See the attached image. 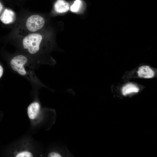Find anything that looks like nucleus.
Instances as JSON below:
<instances>
[{
	"mask_svg": "<svg viewBox=\"0 0 157 157\" xmlns=\"http://www.w3.org/2000/svg\"><path fill=\"white\" fill-rule=\"evenodd\" d=\"M33 62H30L27 58L22 55L13 57L10 62L11 68L14 71L27 78L37 81L34 72V66Z\"/></svg>",
	"mask_w": 157,
	"mask_h": 157,
	"instance_id": "f257e3e1",
	"label": "nucleus"
},
{
	"mask_svg": "<svg viewBox=\"0 0 157 157\" xmlns=\"http://www.w3.org/2000/svg\"><path fill=\"white\" fill-rule=\"evenodd\" d=\"M42 40L41 35L38 33L30 34L25 37L23 39V48L27 49L30 54H35L40 50Z\"/></svg>",
	"mask_w": 157,
	"mask_h": 157,
	"instance_id": "f03ea898",
	"label": "nucleus"
},
{
	"mask_svg": "<svg viewBox=\"0 0 157 157\" xmlns=\"http://www.w3.org/2000/svg\"><path fill=\"white\" fill-rule=\"evenodd\" d=\"M45 21L41 16L33 15L28 18L26 22L28 30L31 32H35L44 26Z\"/></svg>",
	"mask_w": 157,
	"mask_h": 157,
	"instance_id": "7ed1b4c3",
	"label": "nucleus"
},
{
	"mask_svg": "<svg viewBox=\"0 0 157 157\" xmlns=\"http://www.w3.org/2000/svg\"><path fill=\"white\" fill-rule=\"evenodd\" d=\"M15 15L12 10L5 9L0 16V20L4 24H8L13 22L15 19Z\"/></svg>",
	"mask_w": 157,
	"mask_h": 157,
	"instance_id": "20e7f679",
	"label": "nucleus"
},
{
	"mask_svg": "<svg viewBox=\"0 0 157 157\" xmlns=\"http://www.w3.org/2000/svg\"><path fill=\"white\" fill-rule=\"evenodd\" d=\"M138 76L142 78H149L154 77L153 71L148 66L144 65L140 67L138 71Z\"/></svg>",
	"mask_w": 157,
	"mask_h": 157,
	"instance_id": "39448f33",
	"label": "nucleus"
},
{
	"mask_svg": "<svg viewBox=\"0 0 157 157\" xmlns=\"http://www.w3.org/2000/svg\"><path fill=\"white\" fill-rule=\"evenodd\" d=\"M40 105L39 103L35 102L30 104L27 108V114L31 119H35L37 117L40 109Z\"/></svg>",
	"mask_w": 157,
	"mask_h": 157,
	"instance_id": "423d86ee",
	"label": "nucleus"
},
{
	"mask_svg": "<svg viewBox=\"0 0 157 157\" xmlns=\"http://www.w3.org/2000/svg\"><path fill=\"white\" fill-rule=\"evenodd\" d=\"M55 11L58 13L67 12L69 9V4L65 0H57L54 4Z\"/></svg>",
	"mask_w": 157,
	"mask_h": 157,
	"instance_id": "0eeeda50",
	"label": "nucleus"
},
{
	"mask_svg": "<svg viewBox=\"0 0 157 157\" xmlns=\"http://www.w3.org/2000/svg\"><path fill=\"white\" fill-rule=\"evenodd\" d=\"M139 88L135 85L129 83L124 86L122 89V93L124 95H126L133 92H137Z\"/></svg>",
	"mask_w": 157,
	"mask_h": 157,
	"instance_id": "6e6552de",
	"label": "nucleus"
},
{
	"mask_svg": "<svg viewBox=\"0 0 157 157\" xmlns=\"http://www.w3.org/2000/svg\"><path fill=\"white\" fill-rule=\"evenodd\" d=\"M81 3L80 0H76L70 7L71 10L73 12L77 11L79 8Z\"/></svg>",
	"mask_w": 157,
	"mask_h": 157,
	"instance_id": "1a4fd4ad",
	"label": "nucleus"
},
{
	"mask_svg": "<svg viewBox=\"0 0 157 157\" xmlns=\"http://www.w3.org/2000/svg\"><path fill=\"white\" fill-rule=\"evenodd\" d=\"M16 157H33V155L31 152L24 151L17 153L15 155Z\"/></svg>",
	"mask_w": 157,
	"mask_h": 157,
	"instance_id": "9d476101",
	"label": "nucleus"
},
{
	"mask_svg": "<svg viewBox=\"0 0 157 157\" xmlns=\"http://www.w3.org/2000/svg\"><path fill=\"white\" fill-rule=\"evenodd\" d=\"M48 156L49 157H60L61 155L59 153L56 152H51L49 153Z\"/></svg>",
	"mask_w": 157,
	"mask_h": 157,
	"instance_id": "9b49d317",
	"label": "nucleus"
},
{
	"mask_svg": "<svg viewBox=\"0 0 157 157\" xmlns=\"http://www.w3.org/2000/svg\"><path fill=\"white\" fill-rule=\"evenodd\" d=\"M3 73V69L2 66L0 65V78L2 76Z\"/></svg>",
	"mask_w": 157,
	"mask_h": 157,
	"instance_id": "f8f14e48",
	"label": "nucleus"
},
{
	"mask_svg": "<svg viewBox=\"0 0 157 157\" xmlns=\"http://www.w3.org/2000/svg\"><path fill=\"white\" fill-rule=\"evenodd\" d=\"M3 8V6L1 3L0 2V13L2 11V9Z\"/></svg>",
	"mask_w": 157,
	"mask_h": 157,
	"instance_id": "ddd939ff",
	"label": "nucleus"
}]
</instances>
